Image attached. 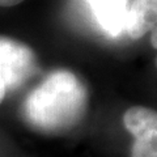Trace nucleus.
<instances>
[{"instance_id": "obj_1", "label": "nucleus", "mask_w": 157, "mask_h": 157, "mask_svg": "<svg viewBox=\"0 0 157 157\" xmlns=\"http://www.w3.org/2000/svg\"><path fill=\"white\" fill-rule=\"evenodd\" d=\"M88 109V90L75 73L58 70L48 75L22 106L28 124L43 134H64L80 123Z\"/></svg>"}, {"instance_id": "obj_2", "label": "nucleus", "mask_w": 157, "mask_h": 157, "mask_svg": "<svg viewBox=\"0 0 157 157\" xmlns=\"http://www.w3.org/2000/svg\"><path fill=\"white\" fill-rule=\"evenodd\" d=\"M37 72V55L30 47L17 39L0 37V80L6 93L22 86Z\"/></svg>"}, {"instance_id": "obj_3", "label": "nucleus", "mask_w": 157, "mask_h": 157, "mask_svg": "<svg viewBox=\"0 0 157 157\" xmlns=\"http://www.w3.org/2000/svg\"><path fill=\"white\" fill-rule=\"evenodd\" d=\"M122 121L134 136L130 157H157V113L145 106H131Z\"/></svg>"}, {"instance_id": "obj_4", "label": "nucleus", "mask_w": 157, "mask_h": 157, "mask_svg": "<svg viewBox=\"0 0 157 157\" xmlns=\"http://www.w3.org/2000/svg\"><path fill=\"white\" fill-rule=\"evenodd\" d=\"M88 3L105 32L117 37L126 30L128 12L126 0H88Z\"/></svg>"}, {"instance_id": "obj_5", "label": "nucleus", "mask_w": 157, "mask_h": 157, "mask_svg": "<svg viewBox=\"0 0 157 157\" xmlns=\"http://www.w3.org/2000/svg\"><path fill=\"white\" fill-rule=\"evenodd\" d=\"M157 0H134L127 12L126 30L132 39H139L156 28Z\"/></svg>"}, {"instance_id": "obj_6", "label": "nucleus", "mask_w": 157, "mask_h": 157, "mask_svg": "<svg viewBox=\"0 0 157 157\" xmlns=\"http://www.w3.org/2000/svg\"><path fill=\"white\" fill-rule=\"evenodd\" d=\"M24 0H0V7H14Z\"/></svg>"}, {"instance_id": "obj_7", "label": "nucleus", "mask_w": 157, "mask_h": 157, "mask_svg": "<svg viewBox=\"0 0 157 157\" xmlns=\"http://www.w3.org/2000/svg\"><path fill=\"white\" fill-rule=\"evenodd\" d=\"M152 37H151V43H152V47L156 48L157 47V42H156V33H157V29H152Z\"/></svg>"}, {"instance_id": "obj_8", "label": "nucleus", "mask_w": 157, "mask_h": 157, "mask_svg": "<svg viewBox=\"0 0 157 157\" xmlns=\"http://www.w3.org/2000/svg\"><path fill=\"white\" fill-rule=\"evenodd\" d=\"M6 88H4V85H3V82H2V80H0V104L3 102V100L6 98Z\"/></svg>"}]
</instances>
